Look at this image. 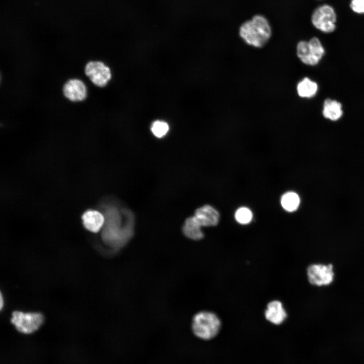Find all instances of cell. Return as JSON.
<instances>
[{
  "label": "cell",
  "mask_w": 364,
  "mask_h": 364,
  "mask_svg": "<svg viewBox=\"0 0 364 364\" xmlns=\"http://www.w3.org/2000/svg\"><path fill=\"white\" fill-rule=\"evenodd\" d=\"M83 223L85 228L88 231L98 232L104 225L105 217L100 212L96 210H89L86 211L82 215Z\"/></svg>",
  "instance_id": "obj_11"
},
{
  "label": "cell",
  "mask_w": 364,
  "mask_h": 364,
  "mask_svg": "<svg viewBox=\"0 0 364 364\" xmlns=\"http://www.w3.org/2000/svg\"><path fill=\"white\" fill-rule=\"evenodd\" d=\"M264 315L268 321L276 325L282 324L287 316L282 302L278 300L268 303Z\"/></svg>",
  "instance_id": "obj_10"
},
{
  "label": "cell",
  "mask_w": 364,
  "mask_h": 364,
  "mask_svg": "<svg viewBox=\"0 0 364 364\" xmlns=\"http://www.w3.org/2000/svg\"><path fill=\"white\" fill-rule=\"evenodd\" d=\"M307 276L309 282L316 287L329 286L335 279L334 267L330 263L310 265L307 269Z\"/></svg>",
  "instance_id": "obj_5"
},
{
  "label": "cell",
  "mask_w": 364,
  "mask_h": 364,
  "mask_svg": "<svg viewBox=\"0 0 364 364\" xmlns=\"http://www.w3.org/2000/svg\"><path fill=\"white\" fill-rule=\"evenodd\" d=\"M151 129L155 136L160 138L167 133L169 130V126L165 121L157 120L152 123Z\"/></svg>",
  "instance_id": "obj_17"
},
{
  "label": "cell",
  "mask_w": 364,
  "mask_h": 364,
  "mask_svg": "<svg viewBox=\"0 0 364 364\" xmlns=\"http://www.w3.org/2000/svg\"><path fill=\"white\" fill-rule=\"evenodd\" d=\"M201 227L202 226L193 216L186 219L183 227V232L187 238L193 240H199L204 237Z\"/></svg>",
  "instance_id": "obj_13"
},
{
  "label": "cell",
  "mask_w": 364,
  "mask_h": 364,
  "mask_svg": "<svg viewBox=\"0 0 364 364\" xmlns=\"http://www.w3.org/2000/svg\"><path fill=\"white\" fill-rule=\"evenodd\" d=\"M351 9L358 14H364V0H351Z\"/></svg>",
  "instance_id": "obj_18"
},
{
  "label": "cell",
  "mask_w": 364,
  "mask_h": 364,
  "mask_svg": "<svg viewBox=\"0 0 364 364\" xmlns=\"http://www.w3.org/2000/svg\"><path fill=\"white\" fill-rule=\"evenodd\" d=\"M318 89L317 83L307 77L301 79L296 86L298 96L303 98H311L314 97Z\"/></svg>",
  "instance_id": "obj_14"
},
{
  "label": "cell",
  "mask_w": 364,
  "mask_h": 364,
  "mask_svg": "<svg viewBox=\"0 0 364 364\" xmlns=\"http://www.w3.org/2000/svg\"><path fill=\"white\" fill-rule=\"evenodd\" d=\"M194 216L202 226H215L219 220V212L209 205H204L196 209Z\"/></svg>",
  "instance_id": "obj_9"
},
{
  "label": "cell",
  "mask_w": 364,
  "mask_h": 364,
  "mask_svg": "<svg viewBox=\"0 0 364 364\" xmlns=\"http://www.w3.org/2000/svg\"><path fill=\"white\" fill-rule=\"evenodd\" d=\"M221 321L214 313L203 311L197 313L193 317L191 330L194 335L202 340H210L219 333Z\"/></svg>",
  "instance_id": "obj_2"
},
{
  "label": "cell",
  "mask_w": 364,
  "mask_h": 364,
  "mask_svg": "<svg viewBox=\"0 0 364 364\" xmlns=\"http://www.w3.org/2000/svg\"><path fill=\"white\" fill-rule=\"evenodd\" d=\"M239 33L247 44L259 48L263 47L270 39L271 28L265 17L257 14L242 24Z\"/></svg>",
  "instance_id": "obj_1"
},
{
  "label": "cell",
  "mask_w": 364,
  "mask_h": 364,
  "mask_svg": "<svg viewBox=\"0 0 364 364\" xmlns=\"http://www.w3.org/2000/svg\"><path fill=\"white\" fill-rule=\"evenodd\" d=\"M3 304H3V298L2 295L1 294V309H2L3 308Z\"/></svg>",
  "instance_id": "obj_19"
},
{
  "label": "cell",
  "mask_w": 364,
  "mask_h": 364,
  "mask_svg": "<svg viewBox=\"0 0 364 364\" xmlns=\"http://www.w3.org/2000/svg\"><path fill=\"white\" fill-rule=\"evenodd\" d=\"M84 71L93 84L99 87L105 86L112 77L110 68L100 61H88Z\"/></svg>",
  "instance_id": "obj_7"
},
{
  "label": "cell",
  "mask_w": 364,
  "mask_h": 364,
  "mask_svg": "<svg viewBox=\"0 0 364 364\" xmlns=\"http://www.w3.org/2000/svg\"><path fill=\"white\" fill-rule=\"evenodd\" d=\"M322 114L331 121L339 120L343 114L341 103L336 100L326 99L323 103Z\"/></svg>",
  "instance_id": "obj_12"
},
{
  "label": "cell",
  "mask_w": 364,
  "mask_h": 364,
  "mask_svg": "<svg viewBox=\"0 0 364 364\" xmlns=\"http://www.w3.org/2000/svg\"><path fill=\"white\" fill-rule=\"evenodd\" d=\"M64 97L72 102H79L85 100L87 89L84 82L80 79L73 78L66 81L62 87Z\"/></svg>",
  "instance_id": "obj_8"
},
{
  "label": "cell",
  "mask_w": 364,
  "mask_h": 364,
  "mask_svg": "<svg viewBox=\"0 0 364 364\" xmlns=\"http://www.w3.org/2000/svg\"><path fill=\"white\" fill-rule=\"evenodd\" d=\"M43 322V317L39 313H24L14 311L11 319L12 323L17 330L24 334H30L36 331Z\"/></svg>",
  "instance_id": "obj_6"
},
{
  "label": "cell",
  "mask_w": 364,
  "mask_h": 364,
  "mask_svg": "<svg viewBox=\"0 0 364 364\" xmlns=\"http://www.w3.org/2000/svg\"><path fill=\"white\" fill-rule=\"evenodd\" d=\"M300 199L299 195L294 192H288L285 193L281 199L282 207L287 211L293 212L299 207Z\"/></svg>",
  "instance_id": "obj_15"
},
{
  "label": "cell",
  "mask_w": 364,
  "mask_h": 364,
  "mask_svg": "<svg viewBox=\"0 0 364 364\" xmlns=\"http://www.w3.org/2000/svg\"><path fill=\"white\" fill-rule=\"evenodd\" d=\"M311 21L314 27L320 31L332 33L336 28L337 15L331 6L323 5L314 10Z\"/></svg>",
  "instance_id": "obj_4"
},
{
  "label": "cell",
  "mask_w": 364,
  "mask_h": 364,
  "mask_svg": "<svg viewBox=\"0 0 364 364\" xmlns=\"http://www.w3.org/2000/svg\"><path fill=\"white\" fill-rule=\"evenodd\" d=\"M235 217L236 220L240 224H247L251 221L253 213L248 208L241 207L236 210Z\"/></svg>",
  "instance_id": "obj_16"
},
{
  "label": "cell",
  "mask_w": 364,
  "mask_h": 364,
  "mask_svg": "<svg viewBox=\"0 0 364 364\" xmlns=\"http://www.w3.org/2000/svg\"><path fill=\"white\" fill-rule=\"evenodd\" d=\"M325 53V49L321 40L316 37H312L308 41H299L297 44V56L303 64L307 65H317Z\"/></svg>",
  "instance_id": "obj_3"
}]
</instances>
